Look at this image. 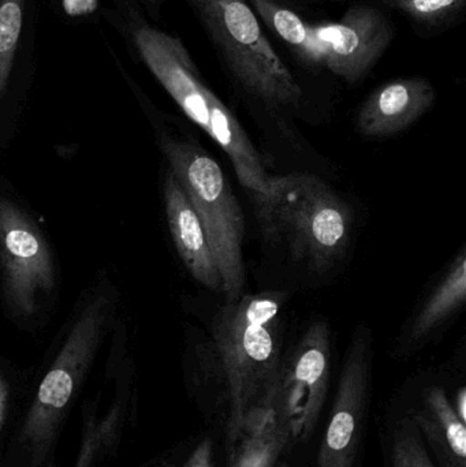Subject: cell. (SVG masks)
<instances>
[{
    "instance_id": "16",
    "label": "cell",
    "mask_w": 466,
    "mask_h": 467,
    "mask_svg": "<svg viewBox=\"0 0 466 467\" xmlns=\"http://www.w3.org/2000/svg\"><path fill=\"white\" fill-rule=\"evenodd\" d=\"M125 405V398L119 394L109 413L101 419L96 416L95 406L85 410L81 446L73 467H92L98 455L112 446L122 425Z\"/></svg>"
},
{
    "instance_id": "11",
    "label": "cell",
    "mask_w": 466,
    "mask_h": 467,
    "mask_svg": "<svg viewBox=\"0 0 466 467\" xmlns=\"http://www.w3.org/2000/svg\"><path fill=\"white\" fill-rule=\"evenodd\" d=\"M437 100V90L423 77L386 82L368 96L357 115V129L367 139H386L409 128Z\"/></svg>"
},
{
    "instance_id": "15",
    "label": "cell",
    "mask_w": 466,
    "mask_h": 467,
    "mask_svg": "<svg viewBox=\"0 0 466 467\" xmlns=\"http://www.w3.org/2000/svg\"><path fill=\"white\" fill-rule=\"evenodd\" d=\"M466 296V255L464 250L454 258L445 277L419 310L409 329L410 340L426 339L460 309Z\"/></svg>"
},
{
    "instance_id": "10",
    "label": "cell",
    "mask_w": 466,
    "mask_h": 467,
    "mask_svg": "<svg viewBox=\"0 0 466 467\" xmlns=\"http://www.w3.org/2000/svg\"><path fill=\"white\" fill-rule=\"evenodd\" d=\"M371 370V332L367 328L356 329L320 446L317 467H353L368 408Z\"/></svg>"
},
{
    "instance_id": "13",
    "label": "cell",
    "mask_w": 466,
    "mask_h": 467,
    "mask_svg": "<svg viewBox=\"0 0 466 467\" xmlns=\"http://www.w3.org/2000/svg\"><path fill=\"white\" fill-rule=\"evenodd\" d=\"M412 421L442 467H466V422L440 387L427 391Z\"/></svg>"
},
{
    "instance_id": "7",
    "label": "cell",
    "mask_w": 466,
    "mask_h": 467,
    "mask_svg": "<svg viewBox=\"0 0 466 467\" xmlns=\"http://www.w3.org/2000/svg\"><path fill=\"white\" fill-rule=\"evenodd\" d=\"M114 312L115 298L109 293L88 299L41 380L19 438L33 466L40 465L54 446L60 424L98 354Z\"/></svg>"
},
{
    "instance_id": "24",
    "label": "cell",
    "mask_w": 466,
    "mask_h": 467,
    "mask_svg": "<svg viewBox=\"0 0 466 467\" xmlns=\"http://www.w3.org/2000/svg\"><path fill=\"white\" fill-rule=\"evenodd\" d=\"M145 5L150 8V11H152L153 14L159 10V5H161V0H142Z\"/></svg>"
},
{
    "instance_id": "17",
    "label": "cell",
    "mask_w": 466,
    "mask_h": 467,
    "mask_svg": "<svg viewBox=\"0 0 466 467\" xmlns=\"http://www.w3.org/2000/svg\"><path fill=\"white\" fill-rule=\"evenodd\" d=\"M26 0H0V103L5 98L24 26Z\"/></svg>"
},
{
    "instance_id": "20",
    "label": "cell",
    "mask_w": 466,
    "mask_h": 467,
    "mask_svg": "<svg viewBox=\"0 0 466 467\" xmlns=\"http://www.w3.org/2000/svg\"><path fill=\"white\" fill-rule=\"evenodd\" d=\"M182 467H213L212 443L202 441Z\"/></svg>"
},
{
    "instance_id": "19",
    "label": "cell",
    "mask_w": 466,
    "mask_h": 467,
    "mask_svg": "<svg viewBox=\"0 0 466 467\" xmlns=\"http://www.w3.org/2000/svg\"><path fill=\"white\" fill-rule=\"evenodd\" d=\"M393 467H435L415 422L404 420L393 441Z\"/></svg>"
},
{
    "instance_id": "6",
    "label": "cell",
    "mask_w": 466,
    "mask_h": 467,
    "mask_svg": "<svg viewBox=\"0 0 466 467\" xmlns=\"http://www.w3.org/2000/svg\"><path fill=\"white\" fill-rule=\"evenodd\" d=\"M238 84L271 109H295L303 90L245 0H189Z\"/></svg>"
},
{
    "instance_id": "2",
    "label": "cell",
    "mask_w": 466,
    "mask_h": 467,
    "mask_svg": "<svg viewBox=\"0 0 466 467\" xmlns=\"http://www.w3.org/2000/svg\"><path fill=\"white\" fill-rule=\"evenodd\" d=\"M131 37L148 70L183 114L226 153L249 194H264L270 175L262 156L226 104L205 84L181 38L141 19L130 24Z\"/></svg>"
},
{
    "instance_id": "1",
    "label": "cell",
    "mask_w": 466,
    "mask_h": 467,
    "mask_svg": "<svg viewBox=\"0 0 466 467\" xmlns=\"http://www.w3.org/2000/svg\"><path fill=\"white\" fill-rule=\"evenodd\" d=\"M281 291L226 302L212 321L213 348L230 397L229 450L246 422L273 405L282 365L284 307Z\"/></svg>"
},
{
    "instance_id": "21",
    "label": "cell",
    "mask_w": 466,
    "mask_h": 467,
    "mask_svg": "<svg viewBox=\"0 0 466 467\" xmlns=\"http://www.w3.org/2000/svg\"><path fill=\"white\" fill-rule=\"evenodd\" d=\"M8 398H10V387H8L5 376L0 373V431H2L5 411H7Z\"/></svg>"
},
{
    "instance_id": "3",
    "label": "cell",
    "mask_w": 466,
    "mask_h": 467,
    "mask_svg": "<svg viewBox=\"0 0 466 467\" xmlns=\"http://www.w3.org/2000/svg\"><path fill=\"white\" fill-rule=\"evenodd\" d=\"M251 197L267 238L315 272L330 269L347 250L352 210L319 177L303 172L271 177L267 192Z\"/></svg>"
},
{
    "instance_id": "23",
    "label": "cell",
    "mask_w": 466,
    "mask_h": 467,
    "mask_svg": "<svg viewBox=\"0 0 466 467\" xmlns=\"http://www.w3.org/2000/svg\"><path fill=\"white\" fill-rule=\"evenodd\" d=\"M454 409H456L457 414H459L460 419H461L462 421L466 422V391H465V389H460L459 394H457L456 406H454Z\"/></svg>"
},
{
    "instance_id": "8",
    "label": "cell",
    "mask_w": 466,
    "mask_h": 467,
    "mask_svg": "<svg viewBox=\"0 0 466 467\" xmlns=\"http://www.w3.org/2000/svg\"><path fill=\"white\" fill-rule=\"evenodd\" d=\"M0 265L10 312L16 317L36 315L40 299L54 290V260L32 219L7 199H0Z\"/></svg>"
},
{
    "instance_id": "4",
    "label": "cell",
    "mask_w": 466,
    "mask_h": 467,
    "mask_svg": "<svg viewBox=\"0 0 466 467\" xmlns=\"http://www.w3.org/2000/svg\"><path fill=\"white\" fill-rule=\"evenodd\" d=\"M259 16L309 65L322 66L349 82L372 70L390 46L388 16L369 5H355L334 24H306L275 0H249Z\"/></svg>"
},
{
    "instance_id": "9",
    "label": "cell",
    "mask_w": 466,
    "mask_h": 467,
    "mask_svg": "<svg viewBox=\"0 0 466 467\" xmlns=\"http://www.w3.org/2000/svg\"><path fill=\"white\" fill-rule=\"evenodd\" d=\"M330 357L327 324L315 321L282 359L274 402L289 420L295 438H308L316 425L327 395Z\"/></svg>"
},
{
    "instance_id": "12",
    "label": "cell",
    "mask_w": 466,
    "mask_h": 467,
    "mask_svg": "<svg viewBox=\"0 0 466 467\" xmlns=\"http://www.w3.org/2000/svg\"><path fill=\"white\" fill-rule=\"evenodd\" d=\"M163 196L167 224L181 260L200 285L215 293L223 291L202 221L171 171L166 174Z\"/></svg>"
},
{
    "instance_id": "25",
    "label": "cell",
    "mask_w": 466,
    "mask_h": 467,
    "mask_svg": "<svg viewBox=\"0 0 466 467\" xmlns=\"http://www.w3.org/2000/svg\"><path fill=\"white\" fill-rule=\"evenodd\" d=\"M382 2H385V0H382Z\"/></svg>"
},
{
    "instance_id": "22",
    "label": "cell",
    "mask_w": 466,
    "mask_h": 467,
    "mask_svg": "<svg viewBox=\"0 0 466 467\" xmlns=\"http://www.w3.org/2000/svg\"><path fill=\"white\" fill-rule=\"evenodd\" d=\"M66 8L73 14L88 13L90 3L88 0H65Z\"/></svg>"
},
{
    "instance_id": "18",
    "label": "cell",
    "mask_w": 466,
    "mask_h": 467,
    "mask_svg": "<svg viewBox=\"0 0 466 467\" xmlns=\"http://www.w3.org/2000/svg\"><path fill=\"white\" fill-rule=\"evenodd\" d=\"M386 5L407 14L423 26H440L461 13L466 0H385Z\"/></svg>"
},
{
    "instance_id": "14",
    "label": "cell",
    "mask_w": 466,
    "mask_h": 467,
    "mask_svg": "<svg viewBox=\"0 0 466 467\" xmlns=\"http://www.w3.org/2000/svg\"><path fill=\"white\" fill-rule=\"evenodd\" d=\"M293 438L289 420L273 402L254 414L241 431L230 452L232 467H278Z\"/></svg>"
},
{
    "instance_id": "5",
    "label": "cell",
    "mask_w": 466,
    "mask_h": 467,
    "mask_svg": "<svg viewBox=\"0 0 466 467\" xmlns=\"http://www.w3.org/2000/svg\"><path fill=\"white\" fill-rule=\"evenodd\" d=\"M171 174L199 215L210 244L226 302L237 301L245 288L243 215L221 166L199 145L169 134L159 137Z\"/></svg>"
}]
</instances>
